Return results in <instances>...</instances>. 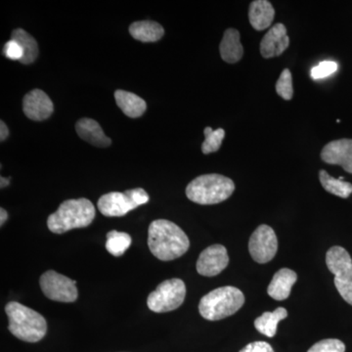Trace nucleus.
<instances>
[{
    "label": "nucleus",
    "mask_w": 352,
    "mask_h": 352,
    "mask_svg": "<svg viewBox=\"0 0 352 352\" xmlns=\"http://www.w3.org/2000/svg\"><path fill=\"white\" fill-rule=\"evenodd\" d=\"M338 64L333 61L320 62L318 65L313 67L310 75L313 80H321L337 72Z\"/></svg>",
    "instance_id": "obj_28"
},
{
    "label": "nucleus",
    "mask_w": 352,
    "mask_h": 352,
    "mask_svg": "<svg viewBox=\"0 0 352 352\" xmlns=\"http://www.w3.org/2000/svg\"><path fill=\"white\" fill-rule=\"evenodd\" d=\"M319 179L322 186L327 192L338 196V197L347 199L352 194V184L344 180V177L335 178L331 176L326 170L319 172Z\"/></svg>",
    "instance_id": "obj_22"
},
{
    "label": "nucleus",
    "mask_w": 352,
    "mask_h": 352,
    "mask_svg": "<svg viewBox=\"0 0 352 352\" xmlns=\"http://www.w3.org/2000/svg\"><path fill=\"white\" fill-rule=\"evenodd\" d=\"M9 135V130L7 128L6 124L3 121L0 123V140L4 141Z\"/></svg>",
    "instance_id": "obj_31"
},
{
    "label": "nucleus",
    "mask_w": 352,
    "mask_h": 352,
    "mask_svg": "<svg viewBox=\"0 0 352 352\" xmlns=\"http://www.w3.org/2000/svg\"><path fill=\"white\" fill-rule=\"evenodd\" d=\"M8 178H4V177H1V188L5 187V186L8 185Z\"/></svg>",
    "instance_id": "obj_34"
},
{
    "label": "nucleus",
    "mask_w": 352,
    "mask_h": 352,
    "mask_svg": "<svg viewBox=\"0 0 352 352\" xmlns=\"http://www.w3.org/2000/svg\"><path fill=\"white\" fill-rule=\"evenodd\" d=\"M130 33L133 38L142 43H156L165 34V30L154 21H139L130 27Z\"/></svg>",
    "instance_id": "obj_19"
},
{
    "label": "nucleus",
    "mask_w": 352,
    "mask_h": 352,
    "mask_svg": "<svg viewBox=\"0 0 352 352\" xmlns=\"http://www.w3.org/2000/svg\"><path fill=\"white\" fill-rule=\"evenodd\" d=\"M220 55L223 61L235 64L240 61L244 55V48L241 43L240 33L236 29L226 30L220 46Z\"/></svg>",
    "instance_id": "obj_18"
},
{
    "label": "nucleus",
    "mask_w": 352,
    "mask_h": 352,
    "mask_svg": "<svg viewBox=\"0 0 352 352\" xmlns=\"http://www.w3.org/2000/svg\"><path fill=\"white\" fill-rule=\"evenodd\" d=\"M278 250L275 232L268 225L262 224L255 230L248 242V250L257 263H268L272 261Z\"/></svg>",
    "instance_id": "obj_10"
},
{
    "label": "nucleus",
    "mask_w": 352,
    "mask_h": 352,
    "mask_svg": "<svg viewBox=\"0 0 352 352\" xmlns=\"http://www.w3.org/2000/svg\"><path fill=\"white\" fill-rule=\"evenodd\" d=\"M245 303V296L232 286L218 288L202 296L200 314L209 321H218L235 314Z\"/></svg>",
    "instance_id": "obj_4"
},
{
    "label": "nucleus",
    "mask_w": 352,
    "mask_h": 352,
    "mask_svg": "<svg viewBox=\"0 0 352 352\" xmlns=\"http://www.w3.org/2000/svg\"><path fill=\"white\" fill-rule=\"evenodd\" d=\"M275 16L272 4L268 0H255L248 9V20L255 31H263L271 26Z\"/></svg>",
    "instance_id": "obj_17"
},
{
    "label": "nucleus",
    "mask_w": 352,
    "mask_h": 352,
    "mask_svg": "<svg viewBox=\"0 0 352 352\" xmlns=\"http://www.w3.org/2000/svg\"><path fill=\"white\" fill-rule=\"evenodd\" d=\"M11 38L17 40L22 46L24 57L21 60V63L29 65L36 61L38 56V45L31 34L23 29L14 30Z\"/></svg>",
    "instance_id": "obj_23"
},
{
    "label": "nucleus",
    "mask_w": 352,
    "mask_h": 352,
    "mask_svg": "<svg viewBox=\"0 0 352 352\" xmlns=\"http://www.w3.org/2000/svg\"><path fill=\"white\" fill-rule=\"evenodd\" d=\"M298 280V275L289 268H282L275 273L269 284L268 293L273 300H287L291 294L292 288Z\"/></svg>",
    "instance_id": "obj_15"
},
{
    "label": "nucleus",
    "mask_w": 352,
    "mask_h": 352,
    "mask_svg": "<svg viewBox=\"0 0 352 352\" xmlns=\"http://www.w3.org/2000/svg\"><path fill=\"white\" fill-rule=\"evenodd\" d=\"M288 312L284 307H278L273 312H264L255 321V327L259 333L268 338H273L277 332L281 320L287 318Z\"/></svg>",
    "instance_id": "obj_21"
},
{
    "label": "nucleus",
    "mask_w": 352,
    "mask_h": 352,
    "mask_svg": "<svg viewBox=\"0 0 352 352\" xmlns=\"http://www.w3.org/2000/svg\"><path fill=\"white\" fill-rule=\"evenodd\" d=\"M240 352H255L254 349V344H248V346L244 347L243 349H241Z\"/></svg>",
    "instance_id": "obj_33"
},
{
    "label": "nucleus",
    "mask_w": 352,
    "mask_h": 352,
    "mask_svg": "<svg viewBox=\"0 0 352 352\" xmlns=\"http://www.w3.org/2000/svg\"><path fill=\"white\" fill-rule=\"evenodd\" d=\"M290 45L287 29L284 25L276 24L266 33L261 43V54L263 58L280 56Z\"/></svg>",
    "instance_id": "obj_14"
},
{
    "label": "nucleus",
    "mask_w": 352,
    "mask_h": 352,
    "mask_svg": "<svg viewBox=\"0 0 352 352\" xmlns=\"http://www.w3.org/2000/svg\"><path fill=\"white\" fill-rule=\"evenodd\" d=\"M229 263L228 253L222 245H213L202 250L197 261L200 275L213 277L222 273Z\"/></svg>",
    "instance_id": "obj_11"
},
{
    "label": "nucleus",
    "mask_w": 352,
    "mask_h": 352,
    "mask_svg": "<svg viewBox=\"0 0 352 352\" xmlns=\"http://www.w3.org/2000/svg\"><path fill=\"white\" fill-rule=\"evenodd\" d=\"M75 130L78 137L93 146L105 148L112 143L111 139L106 137L100 124L94 119H87V117L80 119L75 124Z\"/></svg>",
    "instance_id": "obj_16"
},
{
    "label": "nucleus",
    "mask_w": 352,
    "mask_h": 352,
    "mask_svg": "<svg viewBox=\"0 0 352 352\" xmlns=\"http://www.w3.org/2000/svg\"><path fill=\"white\" fill-rule=\"evenodd\" d=\"M131 237L130 234L124 232L116 231L113 230L107 234V242H106V248L110 254L115 257H121L126 250L130 247Z\"/></svg>",
    "instance_id": "obj_24"
},
{
    "label": "nucleus",
    "mask_w": 352,
    "mask_h": 352,
    "mask_svg": "<svg viewBox=\"0 0 352 352\" xmlns=\"http://www.w3.org/2000/svg\"><path fill=\"white\" fill-rule=\"evenodd\" d=\"M327 268L335 275V286L342 298L352 305V259L346 248L336 246L326 255Z\"/></svg>",
    "instance_id": "obj_6"
},
{
    "label": "nucleus",
    "mask_w": 352,
    "mask_h": 352,
    "mask_svg": "<svg viewBox=\"0 0 352 352\" xmlns=\"http://www.w3.org/2000/svg\"><path fill=\"white\" fill-rule=\"evenodd\" d=\"M186 296V286L178 278L163 281L156 291L149 294L147 305L156 313L172 312L183 305Z\"/></svg>",
    "instance_id": "obj_8"
},
{
    "label": "nucleus",
    "mask_w": 352,
    "mask_h": 352,
    "mask_svg": "<svg viewBox=\"0 0 352 352\" xmlns=\"http://www.w3.org/2000/svg\"><path fill=\"white\" fill-rule=\"evenodd\" d=\"M39 283L41 291L49 300L60 303H73L77 301V282L56 271L49 270L43 274Z\"/></svg>",
    "instance_id": "obj_9"
},
{
    "label": "nucleus",
    "mask_w": 352,
    "mask_h": 352,
    "mask_svg": "<svg viewBox=\"0 0 352 352\" xmlns=\"http://www.w3.org/2000/svg\"><path fill=\"white\" fill-rule=\"evenodd\" d=\"M148 246L156 259L169 261L185 254L190 247V241L176 223L158 220L152 222L149 227Z\"/></svg>",
    "instance_id": "obj_1"
},
{
    "label": "nucleus",
    "mask_w": 352,
    "mask_h": 352,
    "mask_svg": "<svg viewBox=\"0 0 352 352\" xmlns=\"http://www.w3.org/2000/svg\"><path fill=\"white\" fill-rule=\"evenodd\" d=\"M204 141L202 144V152L204 155L220 150L224 140L225 131L223 128L213 130L211 128H204Z\"/></svg>",
    "instance_id": "obj_25"
},
{
    "label": "nucleus",
    "mask_w": 352,
    "mask_h": 352,
    "mask_svg": "<svg viewBox=\"0 0 352 352\" xmlns=\"http://www.w3.org/2000/svg\"><path fill=\"white\" fill-rule=\"evenodd\" d=\"M276 92L284 100H291L294 95L293 78H292L291 71L289 69H285L281 73L280 78L276 82Z\"/></svg>",
    "instance_id": "obj_26"
},
{
    "label": "nucleus",
    "mask_w": 352,
    "mask_h": 352,
    "mask_svg": "<svg viewBox=\"0 0 352 352\" xmlns=\"http://www.w3.org/2000/svg\"><path fill=\"white\" fill-rule=\"evenodd\" d=\"M115 99L119 109L130 117H139L147 109L146 102L137 94L124 91L115 92Z\"/></svg>",
    "instance_id": "obj_20"
},
{
    "label": "nucleus",
    "mask_w": 352,
    "mask_h": 352,
    "mask_svg": "<svg viewBox=\"0 0 352 352\" xmlns=\"http://www.w3.org/2000/svg\"><path fill=\"white\" fill-rule=\"evenodd\" d=\"M3 54L6 58L10 60H21L24 57V51H23L22 46L15 39L11 38L7 41L3 47Z\"/></svg>",
    "instance_id": "obj_29"
},
{
    "label": "nucleus",
    "mask_w": 352,
    "mask_h": 352,
    "mask_svg": "<svg viewBox=\"0 0 352 352\" xmlns=\"http://www.w3.org/2000/svg\"><path fill=\"white\" fill-rule=\"evenodd\" d=\"M9 319V331L18 339L27 342H38L47 332V323L43 315L36 310L11 301L5 307Z\"/></svg>",
    "instance_id": "obj_3"
},
{
    "label": "nucleus",
    "mask_w": 352,
    "mask_h": 352,
    "mask_svg": "<svg viewBox=\"0 0 352 352\" xmlns=\"http://www.w3.org/2000/svg\"><path fill=\"white\" fill-rule=\"evenodd\" d=\"M346 346L342 340L337 339H327L320 340L314 346L310 347L307 352H344Z\"/></svg>",
    "instance_id": "obj_27"
},
{
    "label": "nucleus",
    "mask_w": 352,
    "mask_h": 352,
    "mask_svg": "<svg viewBox=\"0 0 352 352\" xmlns=\"http://www.w3.org/2000/svg\"><path fill=\"white\" fill-rule=\"evenodd\" d=\"M321 159L329 165H340L352 174V139L344 138L325 145L321 152Z\"/></svg>",
    "instance_id": "obj_13"
},
{
    "label": "nucleus",
    "mask_w": 352,
    "mask_h": 352,
    "mask_svg": "<svg viewBox=\"0 0 352 352\" xmlns=\"http://www.w3.org/2000/svg\"><path fill=\"white\" fill-rule=\"evenodd\" d=\"M7 218H8V213L4 209H0V225H3L4 222H6Z\"/></svg>",
    "instance_id": "obj_32"
},
{
    "label": "nucleus",
    "mask_w": 352,
    "mask_h": 352,
    "mask_svg": "<svg viewBox=\"0 0 352 352\" xmlns=\"http://www.w3.org/2000/svg\"><path fill=\"white\" fill-rule=\"evenodd\" d=\"M254 349L255 352H274L272 347L266 342H255Z\"/></svg>",
    "instance_id": "obj_30"
},
{
    "label": "nucleus",
    "mask_w": 352,
    "mask_h": 352,
    "mask_svg": "<svg viewBox=\"0 0 352 352\" xmlns=\"http://www.w3.org/2000/svg\"><path fill=\"white\" fill-rule=\"evenodd\" d=\"M25 115L33 121H45L51 116L54 106L51 99L40 89H34L23 99Z\"/></svg>",
    "instance_id": "obj_12"
},
{
    "label": "nucleus",
    "mask_w": 352,
    "mask_h": 352,
    "mask_svg": "<svg viewBox=\"0 0 352 352\" xmlns=\"http://www.w3.org/2000/svg\"><path fill=\"white\" fill-rule=\"evenodd\" d=\"M96 211L89 200H67L60 204L57 211L49 215L47 226L55 234H63L75 228H84L91 225Z\"/></svg>",
    "instance_id": "obj_2"
},
{
    "label": "nucleus",
    "mask_w": 352,
    "mask_h": 352,
    "mask_svg": "<svg viewBox=\"0 0 352 352\" xmlns=\"http://www.w3.org/2000/svg\"><path fill=\"white\" fill-rule=\"evenodd\" d=\"M234 190L235 184L228 177L204 174L188 184L186 196L190 201L199 204H215L228 199Z\"/></svg>",
    "instance_id": "obj_5"
},
{
    "label": "nucleus",
    "mask_w": 352,
    "mask_h": 352,
    "mask_svg": "<svg viewBox=\"0 0 352 352\" xmlns=\"http://www.w3.org/2000/svg\"><path fill=\"white\" fill-rule=\"evenodd\" d=\"M149 195L142 188H135L124 193L111 192L98 200V209L106 216H124L137 207L149 202Z\"/></svg>",
    "instance_id": "obj_7"
}]
</instances>
